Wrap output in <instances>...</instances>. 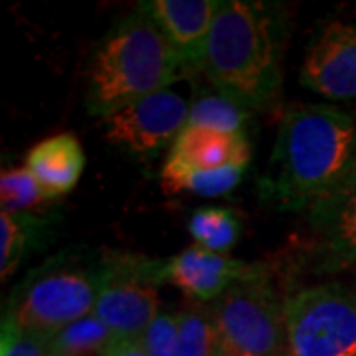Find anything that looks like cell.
I'll list each match as a JSON object with an SVG mask.
<instances>
[{
  "mask_svg": "<svg viewBox=\"0 0 356 356\" xmlns=\"http://www.w3.org/2000/svg\"><path fill=\"white\" fill-rule=\"evenodd\" d=\"M0 356H54L51 334L24 331L8 313L2 317Z\"/></svg>",
  "mask_w": 356,
  "mask_h": 356,
  "instance_id": "7402d4cb",
  "label": "cell"
},
{
  "mask_svg": "<svg viewBox=\"0 0 356 356\" xmlns=\"http://www.w3.org/2000/svg\"><path fill=\"white\" fill-rule=\"evenodd\" d=\"M196 245L214 254H226L240 238V222L228 208H200L188 220Z\"/></svg>",
  "mask_w": 356,
  "mask_h": 356,
  "instance_id": "d6986e66",
  "label": "cell"
},
{
  "mask_svg": "<svg viewBox=\"0 0 356 356\" xmlns=\"http://www.w3.org/2000/svg\"><path fill=\"white\" fill-rule=\"evenodd\" d=\"M113 337V331L91 313L54 332L51 348L54 356H86L88 353H102Z\"/></svg>",
  "mask_w": 356,
  "mask_h": 356,
  "instance_id": "ffe728a7",
  "label": "cell"
},
{
  "mask_svg": "<svg viewBox=\"0 0 356 356\" xmlns=\"http://www.w3.org/2000/svg\"><path fill=\"white\" fill-rule=\"evenodd\" d=\"M289 356H356V291L315 285L285 301Z\"/></svg>",
  "mask_w": 356,
  "mask_h": 356,
  "instance_id": "52a82bcc",
  "label": "cell"
},
{
  "mask_svg": "<svg viewBox=\"0 0 356 356\" xmlns=\"http://www.w3.org/2000/svg\"><path fill=\"white\" fill-rule=\"evenodd\" d=\"M245 267L248 264L240 259L208 252L194 243L188 250L166 259V283L177 285L198 303H210L226 293Z\"/></svg>",
  "mask_w": 356,
  "mask_h": 356,
  "instance_id": "8fae6325",
  "label": "cell"
},
{
  "mask_svg": "<svg viewBox=\"0 0 356 356\" xmlns=\"http://www.w3.org/2000/svg\"><path fill=\"white\" fill-rule=\"evenodd\" d=\"M299 79L329 102L356 99V26L339 20L323 26L307 48Z\"/></svg>",
  "mask_w": 356,
  "mask_h": 356,
  "instance_id": "9c48e42d",
  "label": "cell"
},
{
  "mask_svg": "<svg viewBox=\"0 0 356 356\" xmlns=\"http://www.w3.org/2000/svg\"><path fill=\"white\" fill-rule=\"evenodd\" d=\"M220 356H226V355H222V353H220Z\"/></svg>",
  "mask_w": 356,
  "mask_h": 356,
  "instance_id": "d4e9b609",
  "label": "cell"
},
{
  "mask_svg": "<svg viewBox=\"0 0 356 356\" xmlns=\"http://www.w3.org/2000/svg\"><path fill=\"white\" fill-rule=\"evenodd\" d=\"M321 243L341 266H356V163L334 191L311 210Z\"/></svg>",
  "mask_w": 356,
  "mask_h": 356,
  "instance_id": "7c38bea8",
  "label": "cell"
},
{
  "mask_svg": "<svg viewBox=\"0 0 356 356\" xmlns=\"http://www.w3.org/2000/svg\"><path fill=\"white\" fill-rule=\"evenodd\" d=\"M50 222L36 214L0 216V277H10L32 248H36Z\"/></svg>",
  "mask_w": 356,
  "mask_h": 356,
  "instance_id": "2e32d148",
  "label": "cell"
},
{
  "mask_svg": "<svg viewBox=\"0 0 356 356\" xmlns=\"http://www.w3.org/2000/svg\"><path fill=\"white\" fill-rule=\"evenodd\" d=\"M93 315L115 337L139 339L159 311V289L166 283V259L105 250Z\"/></svg>",
  "mask_w": 356,
  "mask_h": 356,
  "instance_id": "8992f818",
  "label": "cell"
},
{
  "mask_svg": "<svg viewBox=\"0 0 356 356\" xmlns=\"http://www.w3.org/2000/svg\"><path fill=\"white\" fill-rule=\"evenodd\" d=\"M188 76L170 42L143 8L125 16L93 51L86 103L93 117H109Z\"/></svg>",
  "mask_w": 356,
  "mask_h": 356,
  "instance_id": "3957f363",
  "label": "cell"
},
{
  "mask_svg": "<svg viewBox=\"0 0 356 356\" xmlns=\"http://www.w3.org/2000/svg\"><path fill=\"white\" fill-rule=\"evenodd\" d=\"M139 339L149 356H178V313H159Z\"/></svg>",
  "mask_w": 356,
  "mask_h": 356,
  "instance_id": "603a6c76",
  "label": "cell"
},
{
  "mask_svg": "<svg viewBox=\"0 0 356 356\" xmlns=\"http://www.w3.org/2000/svg\"><path fill=\"white\" fill-rule=\"evenodd\" d=\"M356 163V115L334 105H297L283 115L261 180L281 210H313Z\"/></svg>",
  "mask_w": 356,
  "mask_h": 356,
  "instance_id": "6da1fadb",
  "label": "cell"
},
{
  "mask_svg": "<svg viewBox=\"0 0 356 356\" xmlns=\"http://www.w3.org/2000/svg\"><path fill=\"white\" fill-rule=\"evenodd\" d=\"M220 337L212 309L191 305L178 313V356H220Z\"/></svg>",
  "mask_w": 356,
  "mask_h": 356,
  "instance_id": "e0dca14e",
  "label": "cell"
},
{
  "mask_svg": "<svg viewBox=\"0 0 356 356\" xmlns=\"http://www.w3.org/2000/svg\"><path fill=\"white\" fill-rule=\"evenodd\" d=\"M220 348L226 356H289L285 303L259 264L229 285L212 307Z\"/></svg>",
  "mask_w": 356,
  "mask_h": 356,
  "instance_id": "5b68a950",
  "label": "cell"
},
{
  "mask_svg": "<svg viewBox=\"0 0 356 356\" xmlns=\"http://www.w3.org/2000/svg\"><path fill=\"white\" fill-rule=\"evenodd\" d=\"M102 255L76 248L34 267L13 291L8 313L24 331L54 334L93 313L102 280Z\"/></svg>",
  "mask_w": 356,
  "mask_h": 356,
  "instance_id": "277c9868",
  "label": "cell"
},
{
  "mask_svg": "<svg viewBox=\"0 0 356 356\" xmlns=\"http://www.w3.org/2000/svg\"><path fill=\"white\" fill-rule=\"evenodd\" d=\"M285 38L280 6L255 0H220L202 72L216 91L248 111L266 109L281 89Z\"/></svg>",
  "mask_w": 356,
  "mask_h": 356,
  "instance_id": "7a4b0ae2",
  "label": "cell"
},
{
  "mask_svg": "<svg viewBox=\"0 0 356 356\" xmlns=\"http://www.w3.org/2000/svg\"><path fill=\"white\" fill-rule=\"evenodd\" d=\"M243 166L226 168H194L175 159H166L161 170V186L168 196L192 192L200 196H222L234 191L243 177Z\"/></svg>",
  "mask_w": 356,
  "mask_h": 356,
  "instance_id": "9a60e30c",
  "label": "cell"
},
{
  "mask_svg": "<svg viewBox=\"0 0 356 356\" xmlns=\"http://www.w3.org/2000/svg\"><path fill=\"white\" fill-rule=\"evenodd\" d=\"M102 356H149L145 344L135 337H113V341L103 348Z\"/></svg>",
  "mask_w": 356,
  "mask_h": 356,
  "instance_id": "cb8c5ba5",
  "label": "cell"
},
{
  "mask_svg": "<svg viewBox=\"0 0 356 356\" xmlns=\"http://www.w3.org/2000/svg\"><path fill=\"white\" fill-rule=\"evenodd\" d=\"M83 166L86 153L72 133L42 140L26 156V168L34 175L50 200L76 188Z\"/></svg>",
  "mask_w": 356,
  "mask_h": 356,
  "instance_id": "4fadbf2b",
  "label": "cell"
},
{
  "mask_svg": "<svg viewBox=\"0 0 356 356\" xmlns=\"http://www.w3.org/2000/svg\"><path fill=\"white\" fill-rule=\"evenodd\" d=\"M191 103L172 89H161L105 117V140L123 153L153 156L182 133Z\"/></svg>",
  "mask_w": 356,
  "mask_h": 356,
  "instance_id": "ba28073f",
  "label": "cell"
},
{
  "mask_svg": "<svg viewBox=\"0 0 356 356\" xmlns=\"http://www.w3.org/2000/svg\"><path fill=\"white\" fill-rule=\"evenodd\" d=\"M218 0H149L139 6L170 42L188 74L202 72Z\"/></svg>",
  "mask_w": 356,
  "mask_h": 356,
  "instance_id": "30bf717a",
  "label": "cell"
},
{
  "mask_svg": "<svg viewBox=\"0 0 356 356\" xmlns=\"http://www.w3.org/2000/svg\"><path fill=\"white\" fill-rule=\"evenodd\" d=\"M245 121H248L245 107L229 99L228 95L214 91V93H204L202 97L192 103L186 125L238 135V133H245L243 129Z\"/></svg>",
  "mask_w": 356,
  "mask_h": 356,
  "instance_id": "ac0fdd59",
  "label": "cell"
},
{
  "mask_svg": "<svg viewBox=\"0 0 356 356\" xmlns=\"http://www.w3.org/2000/svg\"><path fill=\"white\" fill-rule=\"evenodd\" d=\"M252 147L245 133L228 135L210 129L186 127L172 143L168 159L180 161L194 168H226L243 166L248 168Z\"/></svg>",
  "mask_w": 356,
  "mask_h": 356,
  "instance_id": "5bb4252c",
  "label": "cell"
},
{
  "mask_svg": "<svg viewBox=\"0 0 356 356\" xmlns=\"http://www.w3.org/2000/svg\"><path fill=\"white\" fill-rule=\"evenodd\" d=\"M38 180L26 168H8L0 177V204L2 214H34V210L48 202Z\"/></svg>",
  "mask_w": 356,
  "mask_h": 356,
  "instance_id": "44dd1931",
  "label": "cell"
}]
</instances>
